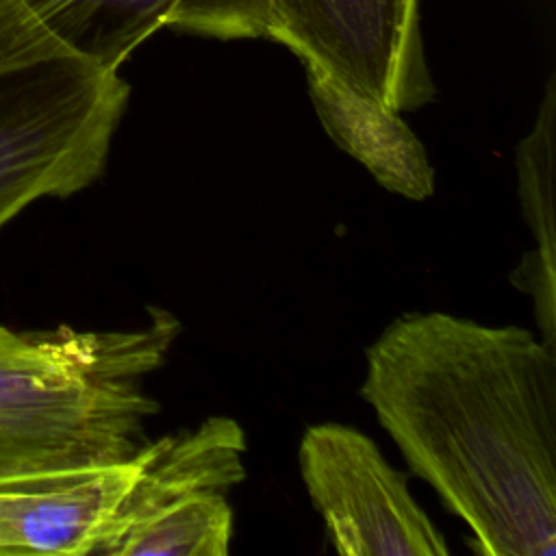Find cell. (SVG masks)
Returning a JSON list of instances; mask_svg holds the SVG:
<instances>
[{"label": "cell", "mask_w": 556, "mask_h": 556, "mask_svg": "<svg viewBox=\"0 0 556 556\" xmlns=\"http://www.w3.org/2000/svg\"><path fill=\"white\" fill-rule=\"evenodd\" d=\"M361 393L482 554H556L554 348L515 326L413 313L367 350Z\"/></svg>", "instance_id": "cell-1"}, {"label": "cell", "mask_w": 556, "mask_h": 556, "mask_svg": "<svg viewBox=\"0 0 556 556\" xmlns=\"http://www.w3.org/2000/svg\"><path fill=\"white\" fill-rule=\"evenodd\" d=\"M178 328L165 311L141 330L0 326V480L137 456L143 421L159 410L139 380Z\"/></svg>", "instance_id": "cell-2"}, {"label": "cell", "mask_w": 556, "mask_h": 556, "mask_svg": "<svg viewBox=\"0 0 556 556\" xmlns=\"http://www.w3.org/2000/svg\"><path fill=\"white\" fill-rule=\"evenodd\" d=\"M128 96L119 72L80 56L0 67V228L102 174Z\"/></svg>", "instance_id": "cell-3"}, {"label": "cell", "mask_w": 556, "mask_h": 556, "mask_svg": "<svg viewBox=\"0 0 556 556\" xmlns=\"http://www.w3.org/2000/svg\"><path fill=\"white\" fill-rule=\"evenodd\" d=\"M267 39L395 113L434 98L419 0H269Z\"/></svg>", "instance_id": "cell-4"}, {"label": "cell", "mask_w": 556, "mask_h": 556, "mask_svg": "<svg viewBox=\"0 0 556 556\" xmlns=\"http://www.w3.org/2000/svg\"><path fill=\"white\" fill-rule=\"evenodd\" d=\"M300 469L334 549L343 556H445L437 526L417 506L376 443L352 426L304 432Z\"/></svg>", "instance_id": "cell-5"}, {"label": "cell", "mask_w": 556, "mask_h": 556, "mask_svg": "<svg viewBox=\"0 0 556 556\" xmlns=\"http://www.w3.org/2000/svg\"><path fill=\"white\" fill-rule=\"evenodd\" d=\"M135 471L137 456L0 480V554H93Z\"/></svg>", "instance_id": "cell-6"}, {"label": "cell", "mask_w": 556, "mask_h": 556, "mask_svg": "<svg viewBox=\"0 0 556 556\" xmlns=\"http://www.w3.org/2000/svg\"><path fill=\"white\" fill-rule=\"evenodd\" d=\"M180 0H0V67L80 56L119 72Z\"/></svg>", "instance_id": "cell-7"}, {"label": "cell", "mask_w": 556, "mask_h": 556, "mask_svg": "<svg viewBox=\"0 0 556 556\" xmlns=\"http://www.w3.org/2000/svg\"><path fill=\"white\" fill-rule=\"evenodd\" d=\"M243 452L245 434L230 417H211L195 430L148 441L93 554L106 556L122 536L141 526L226 495L245 478Z\"/></svg>", "instance_id": "cell-8"}, {"label": "cell", "mask_w": 556, "mask_h": 556, "mask_svg": "<svg viewBox=\"0 0 556 556\" xmlns=\"http://www.w3.org/2000/svg\"><path fill=\"white\" fill-rule=\"evenodd\" d=\"M306 76L324 130L387 191L408 200H424L434 191L428 154L400 113L319 72L306 70Z\"/></svg>", "instance_id": "cell-9"}, {"label": "cell", "mask_w": 556, "mask_h": 556, "mask_svg": "<svg viewBox=\"0 0 556 556\" xmlns=\"http://www.w3.org/2000/svg\"><path fill=\"white\" fill-rule=\"evenodd\" d=\"M554 113H556V87L549 78L545 98L541 102L532 130L517 148V174L519 198L523 215L534 232L536 250L521 261L513 274V282L534 295L536 321L543 332V341L554 348L556 326V250H554Z\"/></svg>", "instance_id": "cell-10"}, {"label": "cell", "mask_w": 556, "mask_h": 556, "mask_svg": "<svg viewBox=\"0 0 556 556\" xmlns=\"http://www.w3.org/2000/svg\"><path fill=\"white\" fill-rule=\"evenodd\" d=\"M269 0H180L167 28L215 37H267Z\"/></svg>", "instance_id": "cell-11"}]
</instances>
